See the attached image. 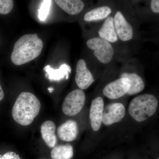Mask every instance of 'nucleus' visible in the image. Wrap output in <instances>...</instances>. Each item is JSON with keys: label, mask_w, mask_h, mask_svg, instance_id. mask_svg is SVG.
I'll list each match as a JSON object with an SVG mask.
<instances>
[{"label": "nucleus", "mask_w": 159, "mask_h": 159, "mask_svg": "<svg viewBox=\"0 0 159 159\" xmlns=\"http://www.w3.org/2000/svg\"><path fill=\"white\" fill-rule=\"evenodd\" d=\"M158 105V101L156 97L152 94H143L131 101L129 112L135 120L142 122L155 113Z\"/></svg>", "instance_id": "3"}, {"label": "nucleus", "mask_w": 159, "mask_h": 159, "mask_svg": "<svg viewBox=\"0 0 159 159\" xmlns=\"http://www.w3.org/2000/svg\"><path fill=\"white\" fill-rule=\"evenodd\" d=\"M14 2L12 0H0V14H8L12 10Z\"/></svg>", "instance_id": "20"}, {"label": "nucleus", "mask_w": 159, "mask_h": 159, "mask_svg": "<svg viewBox=\"0 0 159 159\" xmlns=\"http://www.w3.org/2000/svg\"><path fill=\"white\" fill-rule=\"evenodd\" d=\"M76 72L75 81L80 89H86L95 81L93 76L88 68L84 60L80 59L78 61Z\"/></svg>", "instance_id": "9"}, {"label": "nucleus", "mask_w": 159, "mask_h": 159, "mask_svg": "<svg viewBox=\"0 0 159 159\" xmlns=\"http://www.w3.org/2000/svg\"><path fill=\"white\" fill-rule=\"evenodd\" d=\"M52 2L50 0H45L42 2L38 10V17L41 21L45 20L48 16Z\"/></svg>", "instance_id": "19"}, {"label": "nucleus", "mask_w": 159, "mask_h": 159, "mask_svg": "<svg viewBox=\"0 0 159 159\" xmlns=\"http://www.w3.org/2000/svg\"><path fill=\"white\" fill-rule=\"evenodd\" d=\"M41 103L34 94L23 92L20 94L12 110L13 119L24 126L30 125L39 115Z\"/></svg>", "instance_id": "2"}, {"label": "nucleus", "mask_w": 159, "mask_h": 159, "mask_svg": "<svg viewBox=\"0 0 159 159\" xmlns=\"http://www.w3.org/2000/svg\"><path fill=\"white\" fill-rule=\"evenodd\" d=\"M104 109V101L101 97H97L92 101L89 112L91 127L97 131L102 123V115Z\"/></svg>", "instance_id": "10"}, {"label": "nucleus", "mask_w": 159, "mask_h": 159, "mask_svg": "<svg viewBox=\"0 0 159 159\" xmlns=\"http://www.w3.org/2000/svg\"><path fill=\"white\" fill-rule=\"evenodd\" d=\"M157 159H159V157Z\"/></svg>", "instance_id": "25"}, {"label": "nucleus", "mask_w": 159, "mask_h": 159, "mask_svg": "<svg viewBox=\"0 0 159 159\" xmlns=\"http://www.w3.org/2000/svg\"><path fill=\"white\" fill-rule=\"evenodd\" d=\"M88 48L93 51L94 56L99 62L109 63L113 58L115 50L111 43L99 37L90 39L87 41Z\"/></svg>", "instance_id": "4"}, {"label": "nucleus", "mask_w": 159, "mask_h": 159, "mask_svg": "<svg viewBox=\"0 0 159 159\" xmlns=\"http://www.w3.org/2000/svg\"><path fill=\"white\" fill-rule=\"evenodd\" d=\"M125 109L120 102L112 103L103 109L102 122L106 125H110L120 122L125 116Z\"/></svg>", "instance_id": "8"}, {"label": "nucleus", "mask_w": 159, "mask_h": 159, "mask_svg": "<svg viewBox=\"0 0 159 159\" xmlns=\"http://www.w3.org/2000/svg\"><path fill=\"white\" fill-rule=\"evenodd\" d=\"M54 2L62 10L70 15L78 14L84 7V3L80 0H56Z\"/></svg>", "instance_id": "17"}, {"label": "nucleus", "mask_w": 159, "mask_h": 159, "mask_svg": "<svg viewBox=\"0 0 159 159\" xmlns=\"http://www.w3.org/2000/svg\"><path fill=\"white\" fill-rule=\"evenodd\" d=\"M48 90L49 92H50V93H52L54 91V89L52 87H50L48 88Z\"/></svg>", "instance_id": "24"}, {"label": "nucleus", "mask_w": 159, "mask_h": 159, "mask_svg": "<svg viewBox=\"0 0 159 159\" xmlns=\"http://www.w3.org/2000/svg\"><path fill=\"white\" fill-rule=\"evenodd\" d=\"M151 9L155 13H159V0H152L151 1Z\"/></svg>", "instance_id": "22"}, {"label": "nucleus", "mask_w": 159, "mask_h": 159, "mask_svg": "<svg viewBox=\"0 0 159 159\" xmlns=\"http://www.w3.org/2000/svg\"><path fill=\"white\" fill-rule=\"evenodd\" d=\"M74 149L70 144L60 145L54 147L51 150L52 159H71L74 156Z\"/></svg>", "instance_id": "18"}, {"label": "nucleus", "mask_w": 159, "mask_h": 159, "mask_svg": "<svg viewBox=\"0 0 159 159\" xmlns=\"http://www.w3.org/2000/svg\"><path fill=\"white\" fill-rule=\"evenodd\" d=\"M4 93L2 89V86L0 84V101L4 99Z\"/></svg>", "instance_id": "23"}, {"label": "nucleus", "mask_w": 159, "mask_h": 159, "mask_svg": "<svg viewBox=\"0 0 159 159\" xmlns=\"http://www.w3.org/2000/svg\"><path fill=\"white\" fill-rule=\"evenodd\" d=\"M44 70L46 72V77L51 81H59L66 77L67 80L69 78V74L71 72V68L67 64H63L59 68L54 69L51 66H46Z\"/></svg>", "instance_id": "15"}, {"label": "nucleus", "mask_w": 159, "mask_h": 159, "mask_svg": "<svg viewBox=\"0 0 159 159\" xmlns=\"http://www.w3.org/2000/svg\"><path fill=\"white\" fill-rule=\"evenodd\" d=\"M55 124L50 120L44 122L41 126V133L43 140L50 148H54L57 143V139L55 134Z\"/></svg>", "instance_id": "13"}, {"label": "nucleus", "mask_w": 159, "mask_h": 159, "mask_svg": "<svg viewBox=\"0 0 159 159\" xmlns=\"http://www.w3.org/2000/svg\"><path fill=\"white\" fill-rule=\"evenodd\" d=\"M99 37L111 43L117 42L119 40L114 25L113 16H110L106 19L98 31Z\"/></svg>", "instance_id": "12"}, {"label": "nucleus", "mask_w": 159, "mask_h": 159, "mask_svg": "<svg viewBox=\"0 0 159 159\" xmlns=\"http://www.w3.org/2000/svg\"><path fill=\"white\" fill-rule=\"evenodd\" d=\"M113 19L119 39L124 42L131 40L134 36V29L123 12L117 10L114 15Z\"/></svg>", "instance_id": "6"}, {"label": "nucleus", "mask_w": 159, "mask_h": 159, "mask_svg": "<svg viewBox=\"0 0 159 159\" xmlns=\"http://www.w3.org/2000/svg\"><path fill=\"white\" fill-rule=\"evenodd\" d=\"M43 47V41L36 33L25 34L15 44L11 54V61L16 66L30 62L39 56Z\"/></svg>", "instance_id": "1"}, {"label": "nucleus", "mask_w": 159, "mask_h": 159, "mask_svg": "<svg viewBox=\"0 0 159 159\" xmlns=\"http://www.w3.org/2000/svg\"><path fill=\"white\" fill-rule=\"evenodd\" d=\"M78 126L77 122L74 120H69L60 125L57 129V135L61 140L70 142L77 138Z\"/></svg>", "instance_id": "11"}, {"label": "nucleus", "mask_w": 159, "mask_h": 159, "mask_svg": "<svg viewBox=\"0 0 159 159\" xmlns=\"http://www.w3.org/2000/svg\"><path fill=\"white\" fill-rule=\"evenodd\" d=\"M0 159H21L17 154L13 152H9L3 155H0Z\"/></svg>", "instance_id": "21"}, {"label": "nucleus", "mask_w": 159, "mask_h": 159, "mask_svg": "<svg viewBox=\"0 0 159 159\" xmlns=\"http://www.w3.org/2000/svg\"><path fill=\"white\" fill-rule=\"evenodd\" d=\"M112 12V10L109 6H99L86 12L84 19L86 22L99 21L107 18Z\"/></svg>", "instance_id": "14"}, {"label": "nucleus", "mask_w": 159, "mask_h": 159, "mask_svg": "<svg viewBox=\"0 0 159 159\" xmlns=\"http://www.w3.org/2000/svg\"><path fill=\"white\" fill-rule=\"evenodd\" d=\"M85 101V95L80 89L74 90L68 94L62 105L63 112L66 116H76L82 109Z\"/></svg>", "instance_id": "5"}, {"label": "nucleus", "mask_w": 159, "mask_h": 159, "mask_svg": "<svg viewBox=\"0 0 159 159\" xmlns=\"http://www.w3.org/2000/svg\"><path fill=\"white\" fill-rule=\"evenodd\" d=\"M129 87V80L125 77H120L107 84L102 90V93L108 99H119L127 94Z\"/></svg>", "instance_id": "7"}, {"label": "nucleus", "mask_w": 159, "mask_h": 159, "mask_svg": "<svg viewBox=\"0 0 159 159\" xmlns=\"http://www.w3.org/2000/svg\"><path fill=\"white\" fill-rule=\"evenodd\" d=\"M120 77H125L129 80L130 87L127 95H135L142 92L145 89V83L142 77L136 73H123Z\"/></svg>", "instance_id": "16"}]
</instances>
